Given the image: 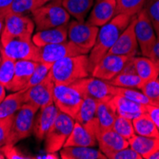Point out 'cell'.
Instances as JSON below:
<instances>
[{
	"label": "cell",
	"instance_id": "11",
	"mask_svg": "<svg viewBox=\"0 0 159 159\" xmlns=\"http://www.w3.org/2000/svg\"><path fill=\"white\" fill-rule=\"evenodd\" d=\"M98 31V27L88 21H70L68 24V38L75 45L90 52L95 44Z\"/></svg>",
	"mask_w": 159,
	"mask_h": 159
},
{
	"label": "cell",
	"instance_id": "23",
	"mask_svg": "<svg viewBox=\"0 0 159 159\" xmlns=\"http://www.w3.org/2000/svg\"><path fill=\"white\" fill-rule=\"evenodd\" d=\"M111 100L116 111V113L126 118L133 120L139 116L140 114L147 112V105L134 102L119 94L114 95Z\"/></svg>",
	"mask_w": 159,
	"mask_h": 159
},
{
	"label": "cell",
	"instance_id": "47",
	"mask_svg": "<svg viewBox=\"0 0 159 159\" xmlns=\"http://www.w3.org/2000/svg\"><path fill=\"white\" fill-rule=\"evenodd\" d=\"M51 1H52V0H34V2H35V9H37V8H39V7H41L43 5H45V4H47V3H49Z\"/></svg>",
	"mask_w": 159,
	"mask_h": 159
},
{
	"label": "cell",
	"instance_id": "34",
	"mask_svg": "<svg viewBox=\"0 0 159 159\" xmlns=\"http://www.w3.org/2000/svg\"><path fill=\"white\" fill-rule=\"evenodd\" d=\"M111 129L127 140L131 139L134 135H135L133 120L121 116V115L118 114L113 122Z\"/></svg>",
	"mask_w": 159,
	"mask_h": 159
},
{
	"label": "cell",
	"instance_id": "49",
	"mask_svg": "<svg viewBox=\"0 0 159 159\" xmlns=\"http://www.w3.org/2000/svg\"><path fill=\"white\" fill-rule=\"evenodd\" d=\"M149 159H159V150H157L155 152L150 155Z\"/></svg>",
	"mask_w": 159,
	"mask_h": 159
},
{
	"label": "cell",
	"instance_id": "7",
	"mask_svg": "<svg viewBox=\"0 0 159 159\" xmlns=\"http://www.w3.org/2000/svg\"><path fill=\"white\" fill-rule=\"evenodd\" d=\"M83 97L96 100H110L117 94V87L96 77H84L73 83Z\"/></svg>",
	"mask_w": 159,
	"mask_h": 159
},
{
	"label": "cell",
	"instance_id": "43",
	"mask_svg": "<svg viewBox=\"0 0 159 159\" xmlns=\"http://www.w3.org/2000/svg\"><path fill=\"white\" fill-rule=\"evenodd\" d=\"M147 112L153 120L158 132H159V106H148Z\"/></svg>",
	"mask_w": 159,
	"mask_h": 159
},
{
	"label": "cell",
	"instance_id": "3",
	"mask_svg": "<svg viewBox=\"0 0 159 159\" xmlns=\"http://www.w3.org/2000/svg\"><path fill=\"white\" fill-rule=\"evenodd\" d=\"M32 16L37 31L67 25L70 18L69 12L62 6L61 0H52L35 9L32 11Z\"/></svg>",
	"mask_w": 159,
	"mask_h": 159
},
{
	"label": "cell",
	"instance_id": "39",
	"mask_svg": "<svg viewBox=\"0 0 159 159\" xmlns=\"http://www.w3.org/2000/svg\"><path fill=\"white\" fill-rule=\"evenodd\" d=\"M141 92L153 102L159 104V79L145 82L141 87Z\"/></svg>",
	"mask_w": 159,
	"mask_h": 159
},
{
	"label": "cell",
	"instance_id": "1",
	"mask_svg": "<svg viewBox=\"0 0 159 159\" xmlns=\"http://www.w3.org/2000/svg\"><path fill=\"white\" fill-rule=\"evenodd\" d=\"M133 17L122 13L116 14L111 21L99 28L95 44L90 51L89 55L91 71L95 64L106 54H108L114 43L118 39L119 35L132 21Z\"/></svg>",
	"mask_w": 159,
	"mask_h": 159
},
{
	"label": "cell",
	"instance_id": "6",
	"mask_svg": "<svg viewBox=\"0 0 159 159\" xmlns=\"http://www.w3.org/2000/svg\"><path fill=\"white\" fill-rule=\"evenodd\" d=\"M84 97L73 84H54L53 103L61 112L74 119L77 114Z\"/></svg>",
	"mask_w": 159,
	"mask_h": 159
},
{
	"label": "cell",
	"instance_id": "17",
	"mask_svg": "<svg viewBox=\"0 0 159 159\" xmlns=\"http://www.w3.org/2000/svg\"><path fill=\"white\" fill-rule=\"evenodd\" d=\"M60 111L57 109L54 103L39 109V112L34 119V134L38 141L44 140L46 134L53 124L57 114Z\"/></svg>",
	"mask_w": 159,
	"mask_h": 159
},
{
	"label": "cell",
	"instance_id": "24",
	"mask_svg": "<svg viewBox=\"0 0 159 159\" xmlns=\"http://www.w3.org/2000/svg\"><path fill=\"white\" fill-rule=\"evenodd\" d=\"M97 140L95 133L83 127L78 122H75L71 133L66 140L64 147L79 146V147H95Z\"/></svg>",
	"mask_w": 159,
	"mask_h": 159
},
{
	"label": "cell",
	"instance_id": "42",
	"mask_svg": "<svg viewBox=\"0 0 159 159\" xmlns=\"http://www.w3.org/2000/svg\"><path fill=\"white\" fill-rule=\"evenodd\" d=\"M107 159H142V156L129 146L119 151L111 152L107 156Z\"/></svg>",
	"mask_w": 159,
	"mask_h": 159
},
{
	"label": "cell",
	"instance_id": "46",
	"mask_svg": "<svg viewBox=\"0 0 159 159\" xmlns=\"http://www.w3.org/2000/svg\"><path fill=\"white\" fill-rule=\"evenodd\" d=\"M4 22H5V16L2 13L0 14V38H1V34L4 29ZM0 44H1V40H0Z\"/></svg>",
	"mask_w": 159,
	"mask_h": 159
},
{
	"label": "cell",
	"instance_id": "37",
	"mask_svg": "<svg viewBox=\"0 0 159 159\" xmlns=\"http://www.w3.org/2000/svg\"><path fill=\"white\" fill-rule=\"evenodd\" d=\"M51 68H52V64L38 62L32 76H31V78L29 79V81L27 83L26 88L24 90H27L29 88H31V87L35 86V85L39 84L40 82H42L50 74Z\"/></svg>",
	"mask_w": 159,
	"mask_h": 159
},
{
	"label": "cell",
	"instance_id": "51",
	"mask_svg": "<svg viewBox=\"0 0 159 159\" xmlns=\"http://www.w3.org/2000/svg\"><path fill=\"white\" fill-rule=\"evenodd\" d=\"M4 158H5V155H4V153L2 152L1 149H0V159H4Z\"/></svg>",
	"mask_w": 159,
	"mask_h": 159
},
{
	"label": "cell",
	"instance_id": "15",
	"mask_svg": "<svg viewBox=\"0 0 159 159\" xmlns=\"http://www.w3.org/2000/svg\"><path fill=\"white\" fill-rule=\"evenodd\" d=\"M135 19H136V16L133 17L132 21L129 22L128 27L119 35L118 39L114 43V45L111 47V49L108 53L126 55L129 57L135 56L138 47V43L134 32Z\"/></svg>",
	"mask_w": 159,
	"mask_h": 159
},
{
	"label": "cell",
	"instance_id": "12",
	"mask_svg": "<svg viewBox=\"0 0 159 159\" xmlns=\"http://www.w3.org/2000/svg\"><path fill=\"white\" fill-rule=\"evenodd\" d=\"M134 32L143 56L150 57L157 35L144 9L136 16Z\"/></svg>",
	"mask_w": 159,
	"mask_h": 159
},
{
	"label": "cell",
	"instance_id": "14",
	"mask_svg": "<svg viewBox=\"0 0 159 159\" xmlns=\"http://www.w3.org/2000/svg\"><path fill=\"white\" fill-rule=\"evenodd\" d=\"M53 88L54 82L49 74L39 84L24 90L25 103L33 104L39 109L53 103Z\"/></svg>",
	"mask_w": 159,
	"mask_h": 159
},
{
	"label": "cell",
	"instance_id": "45",
	"mask_svg": "<svg viewBox=\"0 0 159 159\" xmlns=\"http://www.w3.org/2000/svg\"><path fill=\"white\" fill-rule=\"evenodd\" d=\"M11 1L12 0H0V14L4 13V11L10 6Z\"/></svg>",
	"mask_w": 159,
	"mask_h": 159
},
{
	"label": "cell",
	"instance_id": "18",
	"mask_svg": "<svg viewBox=\"0 0 159 159\" xmlns=\"http://www.w3.org/2000/svg\"><path fill=\"white\" fill-rule=\"evenodd\" d=\"M116 16V0H101L92 10L88 22L98 28L102 27Z\"/></svg>",
	"mask_w": 159,
	"mask_h": 159
},
{
	"label": "cell",
	"instance_id": "26",
	"mask_svg": "<svg viewBox=\"0 0 159 159\" xmlns=\"http://www.w3.org/2000/svg\"><path fill=\"white\" fill-rule=\"evenodd\" d=\"M62 159H107V156L94 147L70 146L60 150Z\"/></svg>",
	"mask_w": 159,
	"mask_h": 159
},
{
	"label": "cell",
	"instance_id": "38",
	"mask_svg": "<svg viewBox=\"0 0 159 159\" xmlns=\"http://www.w3.org/2000/svg\"><path fill=\"white\" fill-rule=\"evenodd\" d=\"M144 10L147 12L157 37H159V0H146Z\"/></svg>",
	"mask_w": 159,
	"mask_h": 159
},
{
	"label": "cell",
	"instance_id": "27",
	"mask_svg": "<svg viewBox=\"0 0 159 159\" xmlns=\"http://www.w3.org/2000/svg\"><path fill=\"white\" fill-rule=\"evenodd\" d=\"M129 146L137 152L142 158L149 159L150 155L159 150V138L134 135L129 139Z\"/></svg>",
	"mask_w": 159,
	"mask_h": 159
},
{
	"label": "cell",
	"instance_id": "30",
	"mask_svg": "<svg viewBox=\"0 0 159 159\" xmlns=\"http://www.w3.org/2000/svg\"><path fill=\"white\" fill-rule=\"evenodd\" d=\"M24 104V90L13 92V93L5 96L3 101L0 103V118L14 115Z\"/></svg>",
	"mask_w": 159,
	"mask_h": 159
},
{
	"label": "cell",
	"instance_id": "21",
	"mask_svg": "<svg viewBox=\"0 0 159 159\" xmlns=\"http://www.w3.org/2000/svg\"><path fill=\"white\" fill-rule=\"evenodd\" d=\"M98 100L84 97L80 109L75 117V121L81 124L83 127L94 132L97 129L96 124V109H97Z\"/></svg>",
	"mask_w": 159,
	"mask_h": 159
},
{
	"label": "cell",
	"instance_id": "16",
	"mask_svg": "<svg viewBox=\"0 0 159 159\" xmlns=\"http://www.w3.org/2000/svg\"><path fill=\"white\" fill-rule=\"evenodd\" d=\"M95 136L99 150L106 156L111 152L129 147V141L119 135L112 129H96Z\"/></svg>",
	"mask_w": 159,
	"mask_h": 159
},
{
	"label": "cell",
	"instance_id": "10",
	"mask_svg": "<svg viewBox=\"0 0 159 159\" xmlns=\"http://www.w3.org/2000/svg\"><path fill=\"white\" fill-rule=\"evenodd\" d=\"M39 49V62L53 64L57 60L65 57L75 56L79 54H88L90 52L75 45L71 41H65L56 44L38 47Z\"/></svg>",
	"mask_w": 159,
	"mask_h": 159
},
{
	"label": "cell",
	"instance_id": "20",
	"mask_svg": "<svg viewBox=\"0 0 159 159\" xmlns=\"http://www.w3.org/2000/svg\"><path fill=\"white\" fill-rule=\"evenodd\" d=\"M38 62L32 60H17L16 61L14 75L11 85V92H18L26 88L29 79L31 78Z\"/></svg>",
	"mask_w": 159,
	"mask_h": 159
},
{
	"label": "cell",
	"instance_id": "9",
	"mask_svg": "<svg viewBox=\"0 0 159 159\" xmlns=\"http://www.w3.org/2000/svg\"><path fill=\"white\" fill-rule=\"evenodd\" d=\"M2 53L14 61L32 60L39 62V49L32 38H13L3 43Z\"/></svg>",
	"mask_w": 159,
	"mask_h": 159
},
{
	"label": "cell",
	"instance_id": "29",
	"mask_svg": "<svg viewBox=\"0 0 159 159\" xmlns=\"http://www.w3.org/2000/svg\"><path fill=\"white\" fill-rule=\"evenodd\" d=\"M93 2L94 0H61L64 9L79 22H84L87 14L93 6Z\"/></svg>",
	"mask_w": 159,
	"mask_h": 159
},
{
	"label": "cell",
	"instance_id": "36",
	"mask_svg": "<svg viewBox=\"0 0 159 159\" xmlns=\"http://www.w3.org/2000/svg\"><path fill=\"white\" fill-rule=\"evenodd\" d=\"M117 94L124 96L129 100L134 101V102L147 105V106H159L158 103L153 102L150 98H148L142 92H138L134 89H129V88H119L117 87Z\"/></svg>",
	"mask_w": 159,
	"mask_h": 159
},
{
	"label": "cell",
	"instance_id": "28",
	"mask_svg": "<svg viewBox=\"0 0 159 159\" xmlns=\"http://www.w3.org/2000/svg\"><path fill=\"white\" fill-rule=\"evenodd\" d=\"M134 66L136 74L144 83L156 79L159 76V66L150 57L134 56Z\"/></svg>",
	"mask_w": 159,
	"mask_h": 159
},
{
	"label": "cell",
	"instance_id": "25",
	"mask_svg": "<svg viewBox=\"0 0 159 159\" xmlns=\"http://www.w3.org/2000/svg\"><path fill=\"white\" fill-rule=\"evenodd\" d=\"M117 116L116 111L111 100H98L96 109V129H111L113 122ZM96 132V131H95Z\"/></svg>",
	"mask_w": 159,
	"mask_h": 159
},
{
	"label": "cell",
	"instance_id": "33",
	"mask_svg": "<svg viewBox=\"0 0 159 159\" xmlns=\"http://www.w3.org/2000/svg\"><path fill=\"white\" fill-rule=\"evenodd\" d=\"M146 0H116V14L135 16L144 9Z\"/></svg>",
	"mask_w": 159,
	"mask_h": 159
},
{
	"label": "cell",
	"instance_id": "41",
	"mask_svg": "<svg viewBox=\"0 0 159 159\" xmlns=\"http://www.w3.org/2000/svg\"><path fill=\"white\" fill-rule=\"evenodd\" d=\"M14 115H10L5 118H0V148L8 143L11 127Z\"/></svg>",
	"mask_w": 159,
	"mask_h": 159
},
{
	"label": "cell",
	"instance_id": "44",
	"mask_svg": "<svg viewBox=\"0 0 159 159\" xmlns=\"http://www.w3.org/2000/svg\"><path fill=\"white\" fill-rule=\"evenodd\" d=\"M150 58L159 66V37L156 38V41L152 49Z\"/></svg>",
	"mask_w": 159,
	"mask_h": 159
},
{
	"label": "cell",
	"instance_id": "5",
	"mask_svg": "<svg viewBox=\"0 0 159 159\" xmlns=\"http://www.w3.org/2000/svg\"><path fill=\"white\" fill-rule=\"evenodd\" d=\"M75 119L70 115L59 111L45 135V149L47 152H57L63 147L71 133Z\"/></svg>",
	"mask_w": 159,
	"mask_h": 159
},
{
	"label": "cell",
	"instance_id": "2",
	"mask_svg": "<svg viewBox=\"0 0 159 159\" xmlns=\"http://www.w3.org/2000/svg\"><path fill=\"white\" fill-rule=\"evenodd\" d=\"M50 74L54 84H73L78 79L88 77L91 66L88 54L69 56L52 65Z\"/></svg>",
	"mask_w": 159,
	"mask_h": 159
},
{
	"label": "cell",
	"instance_id": "52",
	"mask_svg": "<svg viewBox=\"0 0 159 159\" xmlns=\"http://www.w3.org/2000/svg\"><path fill=\"white\" fill-rule=\"evenodd\" d=\"M95 1H96V2H99V1H101V0H95Z\"/></svg>",
	"mask_w": 159,
	"mask_h": 159
},
{
	"label": "cell",
	"instance_id": "31",
	"mask_svg": "<svg viewBox=\"0 0 159 159\" xmlns=\"http://www.w3.org/2000/svg\"><path fill=\"white\" fill-rule=\"evenodd\" d=\"M134 133L137 135L159 138V132L148 112L142 113L133 119Z\"/></svg>",
	"mask_w": 159,
	"mask_h": 159
},
{
	"label": "cell",
	"instance_id": "22",
	"mask_svg": "<svg viewBox=\"0 0 159 159\" xmlns=\"http://www.w3.org/2000/svg\"><path fill=\"white\" fill-rule=\"evenodd\" d=\"M32 40L37 47L56 44L68 40V24L47 30L37 31L32 36Z\"/></svg>",
	"mask_w": 159,
	"mask_h": 159
},
{
	"label": "cell",
	"instance_id": "48",
	"mask_svg": "<svg viewBox=\"0 0 159 159\" xmlns=\"http://www.w3.org/2000/svg\"><path fill=\"white\" fill-rule=\"evenodd\" d=\"M5 96H6V88L4 86H2L1 84H0V103L3 101Z\"/></svg>",
	"mask_w": 159,
	"mask_h": 159
},
{
	"label": "cell",
	"instance_id": "50",
	"mask_svg": "<svg viewBox=\"0 0 159 159\" xmlns=\"http://www.w3.org/2000/svg\"><path fill=\"white\" fill-rule=\"evenodd\" d=\"M2 60V45L0 44V63H1Z\"/></svg>",
	"mask_w": 159,
	"mask_h": 159
},
{
	"label": "cell",
	"instance_id": "13",
	"mask_svg": "<svg viewBox=\"0 0 159 159\" xmlns=\"http://www.w3.org/2000/svg\"><path fill=\"white\" fill-rule=\"evenodd\" d=\"M129 58L131 57L126 55L108 53L92 69V76L105 81H110L123 70Z\"/></svg>",
	"mask_w": 159,
	"mask_h": 159
},
{
	"label": "cell",
	"instance_id": "32",
	"mask_svg": "<svg viewBox=\"0 0 159 159\" xmlns=\"http://www.w3.org/2000/svg\"><path fill=\"white\" fill-rule=\"evenodd\" d=\"M14 68L16 61L2 53V60L0 63V84L8 91H10L14 75Z\"/></svg>",
	"mask_w": 159,
	"mask_h": 159
},
{
	"label": "cell",
	"instance_id": "40",
	"mask_svg": "<svg viewBox=\"0 0 159 159\" xmlns=\"http://www.w3.org/2000/svg\"><path fill=\"white\" fill-rule=\"evenodd\" d=\"M2 152L5 155V158L8 159H30L34 158L32 155H28L21 152L18 148L16 147V145H11V144H6L1 148Z\"/></svg>",
	"mask_w": 159,
	"mask_h": 159
},
{
	"label": "cell",
	"instance_id": "35",
	"mask_svg": "<svg viewBox=\"0 0 159 159\" xmlns=\"http://www.w3.org/2000/svg\"><path fill=\"white\" fill-rule=\"evenodd\" d=\"M34 10H35L34 0H12L3 14L5 16L9 14L26 16V13L32 12Z\"/></svg>",
	"mask_w": 159,
	"mask_h": 159
},
{
	"label": "cell",
	"instance_id": "4",
	"mask_svg": "<svg viewBox=\"0 0 159 159\" xmlns=\"http://www.w3.org/2000/svg\"><path fill=\"white\" fill-rule=\"evenodd\" d=\"M39 108L33 104L25 103L14 114L11 127L8 143L16 145L20 140L29 137L34 131V119Z\"/></svg>",
	"mask_w": 159,
	"mask_h": 159
},
{
	"label": "cell",
	"instance_id": "19",
	"mask_svg": "<svg viewBox=\"0 0 159 159\" xmlns=\"http://www.w3.org/2000/svg\"><path fill=\"white\" fill-rule=\"evenodd\" d=\"M111 85L119 87V88H129V89H141L144 82L138 76L134 66V57H131L125 67L120 73L114 76L111 80L108 81Z\"/></svg>",
	"mask_w": 159,
	"mask_h": 159
},
{
	"label": "cell",
	"instance_id": "8",
	"mask_svg": "<svg viewBox=\"0 0 159 159\" xmlns=\"http://www.w3.org/2000/svg\"><path fill=\"white\" fill-rule=\"evenodd\" d=\"M34 20L27 16L9 14L5 16L4 29L1 34V45L13 38H32L34 30Z\"/></svg>",
	"mask_w": 159,
	"mask_h": 159
}]
</instances>
